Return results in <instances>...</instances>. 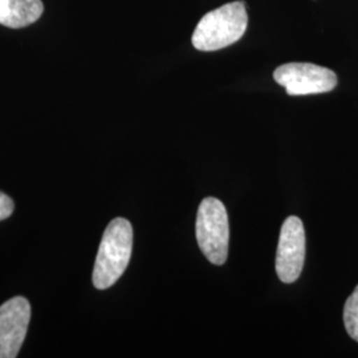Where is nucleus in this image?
I'll use <instances>...</instances> for the list:
<instances>
[{"instance_id":"f257e3e1","label":"nucleus","mask_w":358,"mask_h":358,"mask_svg":"<svg viewBox=\"0 0 358 358\" xmlns=\"http://www.w3.org/2000/svg\"><path fill=\"white\" fill-rule=\"evenodd\" d=\"M133 248V227L125 217L113 219L103 232L94 269L93 285L108 289L125 272Z\"/></svg>"},{"instance_id":"f03ea898","label":"nucleus","mask_w":358,"mask_h":358,"mask_svg":"<svg viewBox=\"0 0 358 358\" xmlns=\"http://www.w3.org/2000/svg\"><path fill=\"white\" fill-rule=\"evenodd\" d=\"M247 26L248 15L243 1L227 3L199 20L192 34V45L203 52L226 48L242 38Z\"/></svg>"},{"instance_id":"7ed1b4c3","label":"nucleus","mask_w":358,"mask_h":358,"mask_svg":"<svg viewBox=\"0 0 358 358\" xmlns=\"http://www.w3.org/2000/svg\"><path fill=\"white\" fill-rule=\"evenodd\" d=\"M196 241L201 251L215 266H223L229 255L230 227L224 205L213 196L203 199L196 214Z\"/></svg>"},{"instance_id":"20e7f679","label":"nucleus","mask_w":358,"mask_h":358,"mask_svg":"<svg viewBox=\"0 0 358 358\" xmlns=\"http://www.w3.org/2000/svg\"><path fill=\"white\" fill-rule=\"evenodd\" d=\"M273 78L289 96L327 93L337 85V76L333 71L310 63L280 65L275 69Z\"/></svg>"},{"instance_id":"39448f33","label":"nucleus","mask_w":358,"mask_h":358,"mask_svg":"<svg viewBox=\"0 0 358 358\" xmlns=\"http://www.w3.org/2000/svg\"><path fill=\"white\" fill-rule=\"evenodd\" d=\"M306 260V231L301 219L287 217L282 223L276 252V273L285 284L294 282L301 275Z\"/></svg>"},{"instance_id":"423d86ee","label":"nucleus","mask_w":358,"mask_h":358,"mask_svg":"<svg viewBox=\"0 0 358 358\" xmlns=\"http://www.w3.org/2000/svg\"><path fill=\"white\" fill-rule=\"evenodd\" d=\"M31 306L24 297H13L0 307V358H15L24 343Z\"/></svg>"},{"instance_id":"0eeeda50","label":"nucleus","mask_w":358,"mask_h":358,"mask_svg":"<svg viewBox=\"0 0 358 358\" xmlns=\"http://www.w3.org/2000/svg\"><path fill=\"white\" fill-rule=\"evenodd\" d=\"M43 11L41 0H0V24L10 28L31 26Z\"/></svg>"},{"instance_id":"6e6552de","label":"nucleus","mask_w":358,"mask_h":358,"mask_svg":"<svg viewBox=\"0 0 358 358\" xmlns=\"http://www.w3.org/2000/svg\"><path fill=\"white\" fill-rule=\"evenodd\" d=\"M344 324L348 334L358 343V285L344 307Z\"/></svg>"},{"instance_id":"1a4fd4ad","label":"nucleus","mask_w":358,"mask_h":358,"mask_svg":"<svg viewBox=\"0 0 358 358\" xmlns=\"http://www.w3.org/2000/svg\"><path fill=\"white\" fill-rule=\"evenodd\" d=\"M13 211V199L8 195H6L4 192H0V220L11 217Z\"/></svg>"}]
</instances>
